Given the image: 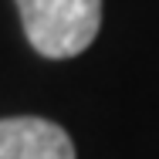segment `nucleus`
Returning a JSON list of instances; mask_svg holds the SVG:
<instances>
[{
  "instance_id": "f257e3e1",
  "label": "nucleus",
  "mask_w": 159,
  "mask_h": 159,
  "mask_svg": "<svg viewBox=\"0 0 159 159\" xmlns=\"http://www.w3.org/2000/svg\"><path fill=\"white\" fill-rule=\"evenodd\" d=\"M27 41L44 58L81 54L102 27V0H17Z\"/></svg>"
},
{
  "instance_id": "f03ea898",
  "label": "nucleus",
  "mask_w": 159,
  "mask_h": 159,
  "mask_svg": "<svg viewBox=\"0 0 159 159\" xmlns=\"http://www.w3.org/2000/svg\"><path fill=\"white\" fill-rule=\"evenodd\" d=\"M0 159H75V142L58 122L14 115L0 119Z\"/></svg>"
}]
</instances>
